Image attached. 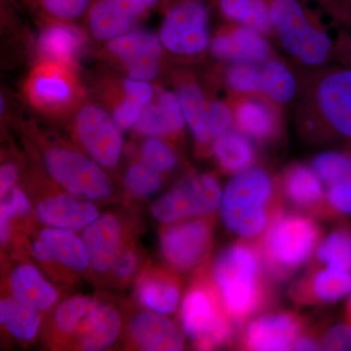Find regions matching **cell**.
<instances>
[{
	"label": "cell",
	"instance_id": "obj_47",
	"mask_svg": "<svg viewBox=\"0 0 351 351\" xmlns=\"http://www.w3.org/2000/svg\"><path fill=\"white\" fill-rule=\"evenodd\" d=\"M18 168L12 163L4 164L0 169V191L1 198L5 197L14 188L17 182Z\"/></svg>",
	"mask_w": 351,
	"mask_h": 351
},
{
	"label": "cell",
	"instance_id": "obj_7",
	"mask_svg": "<svg viewBox=\"0 0 351 351\" xmlns=\"http://www.w3.org/2000/svg\"><path fill=\"white\" fill-rule=\"evenodd\" d=\"M45 165L53 179L73 195L105 200L112 193V184L100 164L82 154L52 149L46 154Z\"/></svg>",
	"mask_w": 351,
	"mask_h": 351
},
{
	"label": "cell",
	"instance_id": "obj_37",
	"mask_svg": "<svg viewBox=\"0 0 351 351\" xmlns=\"http://www.w3.org/2000/svg\"><path fill=\"white\" fill-rule=\"evenodd\" d=\"M32 94L36 100L46 105H60L71 98V87L57 75H39L32 84Z\"/></svg>",
	"mask_w": 351,
	"mask_h": 351
},
{
	"label": "cell",
	"instance_id": "obj_18",
	"mask_svg": "<svg viewBox=\"0 0 351 351\" xmlns=\"http://www.w3.org/2000/svg\"><path fill=\"white\" fill-rule=\"evenodd\" d=\"M211 50L215 57L234 64H263L271 54L263 34L240 25L219 34L212 41Z\"/></svg>",
	"mask_w": 351,
	"mask_h": 351
},
{
	"label": "cell",
	"instance_id": "obj_49",
	"mask_svg": "<svg viewBox=\"0 0 351 351\" xmlns=\"http://www.w3.org/2000/svg\"><path fill=\"white\" fill-rule=\"evenodd\" d=\"M143 2L147 5V7H152L154 5H156L157 2L159 1V0H142Z\"/></svg>",
	"mask_w": 351,
	"mask_h": 351
},
{
	"label": "cell",
	"instance_id": "obj_9",
	"mask_svg": "<svg viewBox=\"0 0 351 351\" xmlns=\"http://www.w3.org/2000/svg\"><path fill=\"white\" fill-rule=\"evenodd\" d=\"M213 242V226L208 219L184 221L166 228L160 237L163 258L173 269L188 271L207 257Z\"/></svg>",
	"mask_w": 351,
	"mask_h": 351
},
{
	"label": "cell",
	"instance_id": "obj_48",
	"mask_svg": "<svg viewBox=\"0 0 351 351\" xmlns=\"http://www.w3.org/2000/svg\"><path fill=\"white\" fill-rule=\"evenodd\" d=\"M346 315H348V324L351 326V297L348 304V308H346Z\"/></svg>",
	"mask_w": 351,
	"mask_h": 351
},
{
	"label": "cell",
	"instance_id": "obj_26",
	"mask_svg": "<svg viewBox=\"0 0 351 351\" xmlns=\"http://www.w3.org/2000/svg\"><path fill=\"white\" fill-rule=\"evenodd\" d=\"M121 320L112 306L97 304L80 328L82 350H104L112 345L119 336Z\"/></svg>",
	"mask_w": 351,
	"mask_h": 351
},
{
	"label": "cell",
	"instance_id": "obj_41",
	"mask_svg": "<svg viewBox=\"0 0 351 351\" xmlns=\"http://www.w3.org/2000/svg\"><path fill=\"white\" fill-rule=\"evenodd\" d=\"M326 201L332 216L351 215V172L326 186Z\"/></svg>",
	"mask_w": 351,
	"mask_h": 351
},
{
	"label": "cell",
	"instance_id": "obj_45",
	"mask_svg": "<svg viewBox=\"0 0 351 351\" xmlns=\"http://www.w3.org/2000/svg\"><path fill=\"white\" fill-rule=\"evenodd\" d=\"M123 88L128 99L143 108L147 107L154 98V88L145 80H126Z\"/></svg>",
	"mask_w": 351,
	"mask_h": 351
},
{
	"label": "cell",
	"instance_id": "obj_19",
	"mask_svg": "<svg viewBox=\"0 0 351 351\" xmlns=\"http://www.w3.org/2000/svg\"><path fill=\"white\" fill-rule=\"evenodd\" d=\"M34 257L43 263L57 262L73 270H83L89 265V255L83 240L63 228H46L32 245Z\"/></svg>",
	"mask_w": 351,
	"mask_h": 351
},
{
	"label": "cell",
	"instance_id": "obj_23",
	"mask_svg": "<svg viewBox=\"0 0 351 351\" xmlns=\"http://www.w3.org/2000/svg\"><path fill=\"white\" fill-rule=\"evenodd\" d=\"M184 124L186 119L179 98L171 92H164L156 104L145 107L136 127L144 135L160 137L179 134Z\"/></svg>",
	"mask_w": 351,
	"mask_h": 351
},
{
	"label": "cell",
	"instance_id": "obj_2",
	"mask_svg": "<svg viewBox=\"0 0 351 351\" xmlns=\"http://www.w3.org/2000/svg\"><path fill=\"white\" fill-rule=\"evenodd\" d=\"M279 184L269 172L252 167L235 175L226 186L221 217L230 232L256 240L282 210Z\"/></svg>",
	"mask_w": 351,
	"mask_h": 351
},
{
	"label": "cell",
	"instance_id": "obj_10",
	"mask_svg": "<svg viewBox=\"0 0 351 351\" xmlns=\"http://www.w3.org/2000/svg\"><path fill=\"white\" fill-rule=\"evenodd\" d=\"M308 331L306 320L291 311L265 314L249 320L240 332L239 348L243 350H294L300 337Z\"/></svg>",
	"mask_w": 351,
	"mask_h": 351
},
{
	"label": "cell",
	"instance_id": "obj_33",
	"mask_svg": "<svg viewBox=\"0 0 351 351\" xmlns=\"http://www.w3.org/2000/svg\"><path fill=\"white\" fill-rule=\"evenodd\" d=\"M262 93L276 104L292 100L297 91V82L290 69L276 60L262 64Z\"/></svg>",
	"mask_w": 351,
	"mask_h": 351
},
{
	"label": "cell",
	"instance_id": "obj_39",
	"mask_svg": "<svg viewBox=\"0 0 351 351\" xmlns=\"http://www.w3.org/2000/svg\"><path fill=\"white\" fill-rule=\"evenodd\" d=\"M29 199L22 191L13 189L2 198L0 209V239L1 243H5L10 237L11 219L16 217L25 216L29 211Z\"/></svg>",
	"mask_w": 351,
	"mask_h": 351
},
{
	"label": "cell",
	"instance_id": "obj_15",
	"mask_svg": "<svg viewBox=\"0 0 351 351\" xmlns=\"http://www.w3.org/2000/svg\"><path fill=\"white\" fill-rule=\"evenodd\" d=\"M281 196L302 213L315 217L332 216L323 184L313 168L295 164L285 171L279 184Z\"/></svg>",
	"mask_w": 351,
	"mask_h": 351
},
{
	"label": "cell",
	"instance_id": "obj_11",
	"mask_svg": "<svg viewBox=\"0 0 351 351\" xmlns=\"http://www.w3.org/2000/svg\"><path fill=\"white\" fill-rule=\"evenodd\" d=\"M76 132L88 154L103 167H115L122 152L121 129L113 117L96 106L82 108L76 117Z\"/></svg>",
	"mask_w": 351,
	"mask_h": 351
},
{
	"label": "cell",
	"instance_id": "obj_40",
	"mask_svg": "<svg viewBox=\"0 0 351 351\" xmlns=\"http://www.w3.org/2000/svg\"><path fill=\"white\" fill-rule=\"evenodd\" d=\"M142 156L143 161L160 172L172 170L177 164V157L172 149L154 137L149 138L143 145Z\"/></svg>",
	"mask_w": 351,
	"mask_h": 351
},
{
	"label": "cell",
	"instance_id": "obj_35",
	"mask_svg": "<svg viewBox=\"0 0 351 351\" xmlns=\"http://www.w3.org/2000/svg\"><path fill=\"white\" fill-rule=\"evenodd\" d=\"M313 168L327 186L351 172V156L343 152H323L313 159Z\"/></svg>",
	"mask_w": 351,
	"mask_h": 351
},
{
	"label": "cell",
	"instance_id": "obj_43",
	"mask_svg": "<svg viewBox=\"0 0 351 351\" xmlns=\"http://www.w3.org/2000/svg\"><path fill=\"white\" fill-rule=\"evenodd\" d=\"M320 350H350L351 326L350 324H337L328 329L319 338Z\"/></svg>",
	"mask_w": 351,
	"mask_h": 351
},
{
	"label": "cell",
	"instance_id": "obj_34",
	"mask_svg": "<svg viewBox=\"0 0 351 351\" xmlns=\"http://www.w3.org/2000/svg\"><path fill=\"white\" fill-rule=\"evenodd\" d=\"M98 304L92 298L77 295L58 306L54 315L55 326L62 334L71 335L80 330L87 316Z\"/></svg>",
	"mask_w": 351,
	"mask_h": 351
},
{
	"label": "cell",
	"instance_id": "obj_31",
	"mask_svg": "<svg viewBox=\"0 0 351 351\" xmlns=\"http://www.w3.org/2000/svg\"><path fill=\"white\" fill-rule=\"evenodd\" d=\"M316 263L330 269L351 272V230L341 226L319 242L315 250Z\"/></svg>",
	"mask_w": 351,
	"mask_h": 351
},
{
	"label": "cell",
	"instance_id": "obj_28",
	"mask_svg": "<svg viewBox=\"0 0 351 351\" xmlns=\"http://www.w3.org/2000/svg\"><path fill=\"white\" fill-rule=\"evenodd\" d=\"M228 19L263 34L274 32L270 6L263 0H219Z\"/></svg>",
	"mask_w": 351,
	"mask_h": 351
},
{
	"label": "cell",
	"instance_id": "obj_13",
	"mask_svg": "<svg viewBox=\"0 0 351 351\" xmlns=\"http://www.w3.org/2000/svg\"><path fill=\"white\" fill-rule=\"evenodd\" d=\"M108 49L126 64L130 80H152L159 71L162 44L156 34L133 29L110 39Z\"/></svg>",
	"mask_w": 351,
	"mask_h": 351
},
{
	"label": "cell",
	"instance_id": "obj_14",
	"mask_svg": "<svg viewBox=\"0 0 351 351\" xmlns=\"http://www.w3.org/2000/svg\"><path fill=\"white\" fill-rule=\"evenodd\" d=\"M315 97L328 125L339 135L351 138V69L327 73L318 83Z\"/></svg>",
	"mask_w": 351,
	"mask_h": 351
},
{
	"label": "cell",
	"instance_id": "obj_30",
	"mask_svg": "<svg viewBox=\"0 0 351 351\" xmlns=\"http://www.w3.org/2000/svg\"><path fill=\"white\" fill-rule=\"evenodd\" d=\"M82 32L66 25H51L39 38L43 54L58 62L71 61L82 49Z\"/></svg>",
	"mask_w": 351,
	"mask_h": 351
},
{
	"label": "cell",
	"instance_id": "obj_21",
	"mask_svg": "<svg viewBox=\"0 0 351 351\" xmlns=\"http://www.w3.org/2000/svg\"><path fill=\"white\" fill-rule=\"evenodd\" d=\"M38 219L50 228L78 230L86 228L99 218L96 206L88 201L69 195L45 198L38 206Z\"/></svg>",
	"mask_w": 351,
	"mask_h": 351
},
{
	"label": "cell",
	"instance_id": "obj_3",
	"mask_svg": "<svg viewBox=\"0 0 351 351\" xmlns=\"http://www.w3.org/2000/svg\"><path fill=\"white\" fill-rule=\"evenodd\" d=\"M321 228L311 217L281 210L256 239L274 282H283L313 255L321 241Z\"/></svg>",
	"mask_w": 351,
	"mask_h": 351
},
{
	"label": "cell",
	"instance_id": "obj_36",
	"mask_svg": "<svg viewBox=\"0 0 351 351\" xmlns=\"http://www.w3.org/2000/svg\"><path fill=\"white\" fill-rule=\"evenodd\" d=\"M226 82L237 93H262V64H233L226 75Z\"/></svg>",
	"mask_w": 351,
	"mask_h": 351
},
{
	"label": "cell",
	"instance_id": "obj_25",
	"mask_svg": "<svg viewBox=\"0 0 351 351\" xmlns=\"http://www.w3.org/2000/svg\"><path fill=\"white\" fill-rule=\"evenodd\" d=\"M239 130L254 140L267 142L278 134V117L269 104L255 99L239 101L233 112Z\"/></svg>",
	"mask_w": 351,
	"mask_h": 351
},
{
	"label": "cell",
	"instance_id": "obj_27",
	"mask_svg": "<svg viewBox=\"0 0 351 351\" xmlns=\"http://www.w3.org/2000/svg\"><path fill=\"white\" fill-rule=\"evenodd\" d=\"M10 288L15 299L38 311H45L57 301L55 289L31 265H20L14 269Z\"/></svg>",
	"mask_w": 351,
	"mask_h": 351
},
{
	"label": "cell",
	"instance_id": "obj_17",
	"mask_svg": "<svg viewBox=\"0 0 351 351\" xmlns=\"http://www.w3.org/2000/svg\"><path fill=\"white\" fill-rule=\"evenodd\" d=\"M351 292V272L330 269L309 270L292 286L290 295L300 304H331Z\"/></svg>",
	"mask_w": 351,
	"mask_h": 351
},
{
	"label": "cell",
	"instance_id": "obj_32",
	"mask_svg": "<svg viewBox=\"0 0 351 351\" xmlns=\"http://www.w3.org/2000/svg\"><path fill=\"white\" fill-rule=\"evenodd\" d=\"M138 297L145 306L154 313L169 314L177 308L180 290L172 279H145L138 285Z\"/></svg>",
	"mask_w": 351,
	"mask_h": 351
},
{
	"label": "cell",
	"instance_id": "obj_6",
	"mask_svg": "<svg viewBox=\"0 0 351 351\" xmlns=\"http://www.w3.org/2000/svg\"><path fill=\"white\" fill-rule=\"evenodd\" d=\"M223 199L221 184L212 174L193 176L178 184L152 204V215L171 223L193 216H209Z\"/></svg>",
	"mask_w": 351,
	"mask_h": 351
},
{
	"label": "cell",
	"instance_id": "obj_20",
	"mask_svg": "<svg viewBox=\"0 0 351 351\" xmlns=\"http://www.w3.org/2000/svg\"><path fill=\"white\" fill-rule=\"evenodd\" d=\"M82 240L92 267L98 272L107 271L113 267L120 255L119 221L110 215L98 218L85 228Z\"/></svg>",
	"mask_w": 351,
	"mask_h": 351
},
{
	"label": "cell",
	"instance_id": "obj_22",
	"mask_svg": "<svg viewBox=\"0 0 351 351\" xmlns=\"http://www.w3.org/2000/svg\"><path fill=\"white\" fill-rule=\"evenodd\" d=\"M131 335L144 350H182L184 346V337L172 321L156 313L138 314L132 321Z\"/></svg>",
	"mask_w": 351,
	"mask_h": 351
},
{
	"label": "cell",
	"instance_id": "obj_46",
	"mask_svg": "<svg viewBox=\"0 0 351 351\" xmlns=\"http://www.w3.org/2000/svg\"><path fill=\"white\" fill-rule=\"evenodd\" d=\"M136 267H137V257L135 254L126 251L120 254L112 269L114 270L115 276L124 279L128 278L133 274Z\"/></svg>",
	"mask_w": 351,
	"mask_h": 351
},
{
	"label": "cell",
	"instance_id": "obj_44",
	"mask_svg": "<svg viewBox=\"0 0 351 351\" xmlns=\"http://www.w3.org/2000/svg\"><path fill=\"white\" fill-rule=\"evenodd\" d=\"M142 106L131 101L130 99L122 101L113 112V119L121 130H127L137 126L143 113Z\"/></svg>",
	"mask_w": 351,
	"mask_h": 351
},
{
	"label": "cell",
	"instance_id": "obj_24",
	"mask_svg": "<svg viewBox=\"0 0 351 351\" xmlns=\"http://www.w3.org/2000/svg\"><path fill=\"white\" fill-rule=\"evenodd\" d=\"M212 151L221 169L232 175L250 169L257 156L251 138L239 130L219 136L212 144Z\"/></svg>",
	"mask_w": 351,
	"mask_h": 351
},
{
	"label": "cell",
	"instance_id": "obj_38",
	"mask_svg": "<svg viewBox=\"0 0 351 351\" xmlns=\"http://www.w3.org/2000/svg\"><path fill=\"white\" fill-rule=\"evenodd\" d=\"M125 184L128 191L134 195H151L160 186V171L145 161L134 164L127 171Z\"/></svg>",
	"mask_w": 351,
	"mask_h": 351
},
{
	"label": "cell",
	"instance_id": "obj_1",
	"mask_svg": "<svg viewBox=\"0 0 351 351\" xmlns=\"http://www.w3.org/2000/svg\"><path fill=\"white\" fill-rule=\"evenodd\" d=\"M215 286L233 322L243 324L269 307L274 280L256 240L242 239L226 247L212 267Z\"/></svg>",
	"mask_w": 351,
	"mask_h": 351
},
{
	"label": "cell",
	"instance_id": "obj_4",
	"mask_svg": "<svg viewBox=\"0 0 351 351\" xmlns=\"http://www.w3.org/2000/svg\"><path fill=\"white\" fill-rule=\"evenodd\" d=\"M181 317L182 327L200 350H211L228 345L234 336L228 315L216 286L198 283L184 297Z\"/></svg>",
	"mask_w": 351,
	"mask_h": 351
},
{
	"label": "cell",
	"instance_id": "obj_8",
	"mask_svg": "<svg viewBox=\"0 0 351 351\" xmlns=\"http://www.w3.org/2000/svg\"><path fill=\"white\" fill-rule=\"evenodd\" d=\"M159 39L163 47L178 55L193 56L209 45L208 11L199 0L181 2L166 15Z\"/></svg>",
	"mask_w": 351,
	"mask_h": 351
},
{
	"label": "cell",
	"instance_id": "obj_12",
	"mask_svg": "<svg viewBox=\"0 0 351 351\" xmlns=\"http://www.w3.org/2000/svg\"><path fill=\"white\" fill-rule=\"evenodd\" d=\"M177 96L186 123L198 144H213L219 136L230 130L234 119L232 110L225 104L208 101L200 88L195 84L184 85Z\"/></svg>",
	"mask_w": 351,
	"mask_h": 351
},
{
	"label": "cell",
	"instance_id": "obj_29",
	"mask_svg": "<svg viewBox=\"0 0 351 351\" xmlns=\"http://www.w3.org/2000/svg\"><path fill=\"white\" fill-rule=\"evenodd\" d=\"M38 309L25 302L11 298L0 302V321L1 324L21 341H31L36 337L40 325Z\"/></svg>",
	"mask_w": 351,
	"mask_h": 351
},
{
	"label": "cell",
	"instance_id": "obj_42",
	"mask_svg": "<svg viewBox=\"0 0 351 351\" xmlns=\"http://www.w3.org/2000/svg\"><path fill=\"white\" fill-rule=\"evenodd\" d=\"M53 17L62 20H75L89 6L90 0H36Z\"/></svg>",
	"mask_w": 351,
	"mask_h": 351
},
{
	"label": "cell",
	"instance_id": "obj_16",
	"mask_svg": "<svg viewBox=\"0 0 351 351\" xmlns=\"http://www.w3.org/2000/svg\"><path fill=\"white\" fill-rule=\"evenodd\" d=\"M147 8L142 0H97L90 8V31L99 40H110L131 31Z\"/></svg>",
	"mask_w": 351,
	"mask_h": 351
},
{
	"label": "cell",
	"instance_id": "obj_5",
	"mask_svg": "<svg viewBox=\"0 0 351 351\" xmlns=\"http://www.w3.org/2000/svg\"><path fill=\"white\" fill-rule=\"evenodd\" d=\"M272 25L284 50L307 66L324 63L332 50L329 34L314 27L297 0H274Z\"/></svg>",
	"mask_w": 351,
	"mask_h": 351
}]
</instances>
